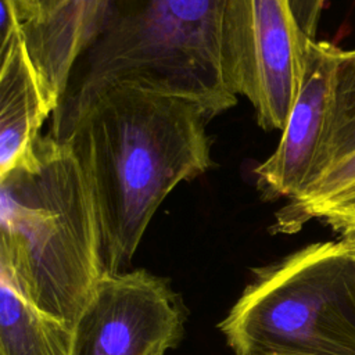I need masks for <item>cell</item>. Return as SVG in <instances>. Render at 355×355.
<instances>
[{"label":"cell","instance_id":"cell-1","mask_svg":"<svg viewBox=\"0 0 355 355\" xmlns=\"http://www.w3.org/2000/svg\"><path fill=\"white\" fill-rule=\"evenodd\" d=\"M200 104L148 89L114 85L93 96L58 130L92 189L105 273L125 272L155 211L182 182L211 165Z\"/></svg>","mask_w":355,"mask_h":355},{"label":"cell","instance_id":"cell-2","mask_svg":"<svg viewBox=\"0 0 355 355\" xmlns=\"http://www.w3.org/2000/svg\"><path fill=\"white\" fill-rule=\"evenodd\" d=\"M0 270L71 326L105 273L92 189L69 143L50 133L0 176Z\"/></svg>","mask_w":355,"mask_h":355},{"label":"cell","instance_id":"cell-3","mask_svg":"<svg viewBox=\"0 0 355 355\" xmlns=\"http://www.w3.org/2000/svg\"><path fill=\"white\" fill-rule=\"evenodd\" d=\"M227 0H108L53 112L58 130L93 96L129 85L200 104L212 118L237 103L223 67Z\"/></svg>","mask_w":355,"mask_h":355},{"label":"cell","instance_id":"cell-4","mask_svg":"<svg viewBox=\"0 0 355 355\" xmlns=\"http://www.w3.org/2000/svg\"><path fill=\"white\" fill-rule=\"evenodd\" d=\"M220 330L236 355H355V254L340 237L259 269Z\"/></svg>","mask_w":355,"mask_h":355},{"label":"cell","instance_id":"cell-5","mask_svg":"<svg viewBox=\"0 0 355 355\" xmlns=\"http://www.w3.org/2000/svg\"><path fill=\"white\" fill-rule=\"evenodd\" d=\"M308 37L291 0H227L223 67L234 96H244L263 130H283L298 96Z\"/></svg>","mask_w":355,"mask_h":355},{"label":"cell","instance_id":"cell-6","mask_svg":"<svg viewBox=\"0 0 355 355\" xmlns=\"http://www.w3.org/2000/svg\"><path fill=\"white\" fill-rule=\"evenodd\" d=\"M184 326L176 294L144 269L104 273L73 324L71 355H151L175 348Z\"/></svg>","mask_w":355,"mask_h":355},{"label":"cell","instance_id":"cell-7","mask_svg":"<svg viewBox=\"0 0 355 355\" xmlns=\"http://www.w3.org/2000/svg\"><path fill=\"white\" fill-rule=\"evenodd\" d=\"M340 50L330 42L308 39L301 87L280 141L254 169L263 200H293L308 184L329 122Z\"/></svg>","mask_w":355,"mask_h":355},{"label":"cell","instance_id":"cell-8","mask_svg":"<svg viewBox=\"0 0 355 355\" xmlns=\"http://www.w3.org/2000/svg\"><path fill=\"white\" fill-rule=\"evenodd\" d=\"M108 0H61L47 15L21 24V36L51 114L72 68L94 36Z\"/></svg>","mask_w":355,"mask_h":355},{"label":"cell","instance_id":"cell-9","mask_svg":"<svg viewBox=\"0 0 355 355\" xmlns=\"http://www.w3.org/2000/svg\"><path fill=\"white\" fill-rule=\"evenodd\" d=\"M50 114L19 33L0 51V176L32 146Z\"/></svg>","mask_w":355,"mask_h":355},{"label":"cell","instance_id":"cell-10","mask_svg":"<svg viewBox=\"0 0 355 355\" xmlns=\"http://www.w3.org/2000/svg\"><path fill=\"white\" fill-rule=\"evenodd\" d=\"M73 326L40 311L0 270V355H71Z\"/></svg>","mask_w":355,"mask_h":355},{"label":"cell","instance_id":"cell-11","mask_svg":"<svg viewBox=\"0 0 355 355\" xmlns=\"http://www.w3.org/2000/svg\"><path fill=\"white\" fill-rule=\"evenodd\" d=\"M355 216V151L329 168L276 214L273 230L295 233L311 219H320L340 233Z\"/></svg>","mask_w":355,"mask_h":355},{"label":"cell","instance_id":"cell-12","mask_svg":"<svg viewBox=\"0 0 355 355\" xmlns=\"http://www.w3.org/2000/svg\"><path fill=\"white\" fill-rule=\"evenodd\" d=\"M355 151V49L340 50L323 144L305 189ZM304 189V190H305ZM302 190V191H304ZM301 191V193H302ZM300 196V194H298Z\"/></svg>","mask_w":355,"mask_h":355},{"label":"cell","instance_id":"cell-13","mask_svg":"<svg viewBox=\"0 0 355 355\" xmlns=\"http://www.w3.org/2000/svg\"><path fill=\"white\" fill-rule=\"evenodd\" d=\"M324 3L326 0H291L293 11L300 28L311 39H315Z\"/></svg>","mask_w":355,"mask_h":355},{"label":"cell","instance_id":"cell-14","mask_svg":"<svg viewBox=\"0 0 355 355\" xmlns=\"http://www.w3.org/2000/svg\"><path fill=\"white\" fill-rule=\"evenodd\" d=\"M61 0H12L21 24L51 12Z\"/></svg>","mask_w":355,"mask_h":355},{"label":"cell","instance_id":"cell-15","mask_svg":"<svg viewBox=\"0 0 355 355\" xmlns=\"http://www.w3.org/2000/svg\"><path fill=\"white\" fill-rule=\"evenodd\" d=\"M340 237L349 245V248H351L352 252L355 254V227L343 232V233L340 234Z\"/></svg>","mask_w":355,"mask_h":355},{"label":"cell","instance_id":"cell-16","mask_svg":"<svg viewBox=\"0 0 355 355\" xmlns=\"http://www.w3.org/2000/svg\"><path fill=\"white\" fill-rule=\"evenodd\" d=\"M165 352H166V351H155V352H153L151 355H165Z\"/></svg>","mask_w":355,"mask_h":355}]
</instances>
